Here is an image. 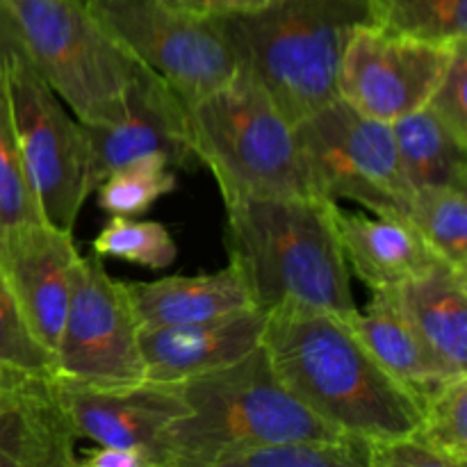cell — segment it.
<instances>
[{"mask_svg": "<svg viewBox=\"0 0 467 467\" xmlns=\"http://www.w3.org/2000/svg\"><path fill=\"white\" fill-rule=\"evenodd\" d=\"M71 231L32 222L0 235V272L16 295L35 336L55 354L80 272Z\"/></svg>", "mask_w": 467, "mask_h": 467, "instance_id": "obj_14", "label": "cell"}, {"mask_svg": "<svg viewBox=\"0 0 467 467\" xmlns=\"http://www.w3.org/2000/svg\"><path fill=\"white\" fill-rule=\"evenodd\" d=\"M23 53L85 126L114 123L126 108L137 59L82 0H3Z\"/></svg>", "mask_w": 467, "mask_h": 467, "instance_id": "obj_6", "label": "cell"}, {"mask_svg": "<svg viewBox=\"0 0 467 467\" xmlns=\"http://www.w3.org/2000/svg\"><path fill=\"white\" fill-rule=\"evenodd\" d=\"M78 465L87 467H150L149 459L135 450H123V447H105L96 445L87 450L85 459L78 461Z\"/></svg>", "mask_w": 467, "mask_h": 467, "instance_id": "obj_33", "label": "cell"}, {"mask_svg": "<svg viewBox=\"0 0 467 467\" xmlns=\"http://www.w3.org/2000/svg\"><path fill=\"white\" fill-rule=\"evenodd\" d=\"M162 3L173 9L192 14V16L223 18L235 16V14L254 12V9L269 5L272 0H162Z\"/></svg>", "mask_w": 467, "mask_h": 467, "instance_id": "obj_32", "label": "cell"}, {"mask_svg": "<svg viewBox=\"0 0 467 467\" xmlns=\"http://www.w3.org/2000/svg\"><path fill=\"white\" fill-rule=\"evenodd\" d=\"M178 187L173 167L160 158H141L114 169L94 190L99 208L109 217H140Z\"/></svg>", "mask_w": 467, "mask_h": 467, "instance_id": "obj_25", "label": "cell"}, {"mask_svg": "<svg viewBox=\"0 0 467 467\" xmlns=\"http://www.w3.org/2000/svg\"><path fill=\"white\" fill-rule=\"evenodd\" d=\"M91 155V187L114 169L141 158H160L169 167H192L187 103L144 64H137L126 91V108L114 123L85 126Z\"/></svg>", "mask_w": 467, "mask_h": 467, "instance_id": "obj_13", "label": "cell"}, {"mask_svg": "<svg viewBox=\"0 0 467 467\" xmlns=\"http://www.w3.org/2000/svg\"><path fill=\"white\" fill-rule=\"evenodd\" d=\"M333 222L347 267L372 292L395 290L442 260L409 222L392 214L368 217L333 203Z\"/></svg>", "mask_w": 467, "mask_h": 467, "instance_id": "obj_17", "label": "cell"}, {"mask_svg": "<svg viewBox=\"0 0 467 467\" xmlns=\"http://www.w3.org/2000/svg\"><path fill=\"white\" fill-rule=\"evenodd\" d=\"M0 374L9 377L55 374V354L35 336L3 272H0Z\"/></svg>", "mask_w": 467, "mask_h": 467, "instance_id": "obj_28", "label": "cell"}, {"mask_svg": "<svg viewBox=\"0 0 467 467\" xmlns=\"http://www.w3.org/2000/svg\"><path fill=\"white\" fill-rule=\"evenodd\" d=\"M9 374H0V397H3V392H5V388H7V383H9Z\"/></svg>", "mask_w": 467, "mask_h": 467, "instance_id": "obj_35", "label": "cell"}, {"mask_svg": "<svg viewBox=\"0 0 467 467\" xmlns=\"http://www.w3.org/2000/svg\"><path fill=\"white\" fill-rule=\"evenodd\" d=\"M16 48H21V35H18V27L14 23L9 9L0 0V73L5 71L7 57Z\"/></svg>", "mask_w": 467, "mask_h": 467, "instance_id": "obj_34", "label": "cell"}, {"mask_svg": "<svg viewBox=\"0 0 467 467\" xmlns=\"http://www.w3.org/2000/svg\"><path fill=\"white\" fill-rule=\"evenodd\" d=\"M192 149L213 171L223 203L235 199H322L296 126L246 71L187 105Z\"/></svg>", "mask_w": 467, "mask_h": 467, "instance_id": "obj_5", "label": "cell"}, {"mask_svg": "<svg viewBox=\"0 0 467 467\" xmlns=\"http://www.w3.org/2000/svg\"><path fill=\"white\" fill-rule=\"evenodd\" d=\"M390 292L431 354L456 374L467 372V272L441 260Z\"/></svg>", "mask_w": 467, "mask_h": 467, "instance_id": "obj_18", "label": "cell"}, {"mask_svg": "<svg viewBox=\"0 0 467 467\" xmlns=\"http://www.w3.org/2000/svg\"><path fill=\"white\" fill-rule=\"evenodd\" d=\"M418 441L450 461L451 467L467 465V374L450 379L420 404Z\"/></svg>", "mask_w": 467, "mask_h": 467, "instance_id": "obj_26", "label": "cell"}, {"mask_svg": "<svg viewBox=\"0 0 467 467\" xmlns=\"http://www.w3.org/2000/svg\"><path fill=\"white\" fill-rule=\"evenodd\" d=\"M32 222H46V219L41 217L18 153L3 71L0 73V235Z\"/></svg>", "mask_w": 467, "mask_h": 467, "instance_id": "obj_29", "label": "cell"}, {"mask_svg": "<svg viewBox=\"0 0 467 467\" xmlns=\"http://www.w3.org/2000/svg\"><path fill=\"white\" fill-rule=\"evenodd\" d=\"M53 390L76 438L135 450L150 467H162L164 433L190 410L181 383L150 379L96 386L53 374Z\"/></svg>", "mask_w": 467, "mask_h": 467, "instance_id": "obj_12", "label": "cell"}, {"mask_svg": "<svg viewBox=\"0 0 467 467\" xmlns=\"http://www.w3.org/2000/svg\"><path fill=\"white\" fill-rule=\"evenodd\" d=\"M263 349L283 386L337 431L392 441L418 429V401L337 315L292 306L269 310Z\"/></svg>", "mask_w": 467, "mask_h": 467, "instance_id": "obj_1", "label": "cell"}, {"mask_svg": "<svg viewBox=\"0 0 467 467\" xmlns=\"http://www.w3.org/2000/svg\"><path fill=\"white\" fill-rule=\"evenodd\" d=\"M401 171L413 190L456 187L467 190V144L429 108L390 123Z\"/></svg>", "mask_w": 467, "mask_h": 467, "instance_id": "obj_21", "label": "cell"}, {"mask_svg": "<svg viewBox=\"0 0 467 467\" xmlns=\"http://www.w3.org/2000/svg\"><path fill=\"white\" fill-rule=\"evenodd\" d=\"M369 467H451L438 451L409 436L392 441H369Z\"/></svg>", "mask_w": 467, "mask_h": 467, "instance_id": "obj_31", "label": "cell"}, {"mask_svg": "<svg viewBox=\"0 0 467 467\" xmlns=\"http://www.w3.org/2000/svg\"><path fill=\"white\" fill-rule=\"evenodd\" d=\"M296 135L322 199H347L374 214L406 217L415 190L401 171L390 123L336 99L301 119Z\"/></svg>", "mask_w": 467, "mask_h": 467, "instance_id": "obj_8", "label": "cell"}, {"mask_svg": "<svg viewBox=\"0 0 467 467\" xmlns=\"http://www.w3.org/2000/svg\"><path fill=\"white\" fill-rule=\"evenodd\" d=\"M55 374L96 386L135 383L144 377L140 324L117 281L96 254L82 255L71 304L55 347Z\"/></svg>", "mask_w": 467, "mask_h": 467, "instance_id": "obj_10", "label": "cell"}, {"mask_svg": "<svg viewBox=\"0 0 467 467\" xmlns=\"http://www.w3.org/2000/svg\"><path fill=\"white\" fill-rule=\"evenodd\" d=\"M267 313L246 308L192 324L140 327L144 377L181 383L199 374L226 368L263 345Z\"/></svg>", "mask_w": 467, "mask_h": 467, "instance_id": "obj_15", "label": "cell"}, {"mask_svg": "<svg viewBox=\"0 0 467 467\" xmlns=\"http://www.w3.org/2000/svg\"><path fill=\"white\" fill-rule=\"evenodd\" d=\"M369 26L436 46L467 41V0H365Z\"/></svg>", "mask_w": 467, "mask_h": 467, "instance_id": "obj_22", "label": "cell"}, {"mask_svg": "<svg viewBox=\"0 0 467 467\" xmlns=\"http://www.w3.org/2000/svg\"><path fill=\"white\" fill-rule=\"evenodd\" d=\"M328 199H235L226 203L228 258L255 308H315L347 317L356 310Z\"/></svg>", "mask_w": 467, "mask_h": 467, "instance_id": "obj_2", "label": "cell"}, {"mask_svg": "<svg viewBox=\"0 0 467 467\" xmlns=\"http://www.w3.org/2000/svg\"><path fill=\"white\" fill-rule=\"evenodd\" d=\"M5 89L18 153L41 217L73 233L82 205L94 194L85 128L36 73L23 46L5 64Z\"/></svg>", "mask_w": 467, "mask_h": 467, "instance_id": "obj_7", "label": "cell"}, {"mask_svg": "<svg viewBox=\"0 0 467 467\" xmlns=\"http://www.w3.org/2000/svg\"><path fill=\"white\" fill-rule=\"evenodd\" d=\"M249 73L292 123L337 99V68L365 0H272L217 18Z\"/></svg>", "mask_w": 467, "mask_h": 467, "instance_id": "obj_4", "label": "cell"}, {"mask_svg": "<svg viewBox=\"0 0 467 467\" xmlns=\"http://www.w3.org/2000/svg\"><path fill=\"white\" fill-rule=\"evenodd\" d=\"M467 190H415L406 210L409 222L445 263L467 272Z\"/></svg>", "mask_w": 467, "mask_h": 467, "instance_id": "obj_23", "label": "cell"}, {"mask_svg": "<svg viewBox=\"0 0 467 467\" xmlns=\"http://www.w3.org/2000/svg\"><path fill=\"white\" fill-rule=\"evenodd\" d=\"M87 7L187 105L222 89L240 73V57L217 18L192 16L162 0H87Z\"/></svg>", "mask_w": 467, "mask_h": 467, "instance_id": "obj_9", "label": "cell"}, {"mask_svg": "<svg viewBox=\"0 0 467 467\" xmlns=\"http://www.w3.org/2000/svg\"><path fill=\"white\" fill-rule=\"evenodd\" d=\"M94 254L141 265L146 269H167L176 263L178 246L167 226L135 217H109L94 240Z\"/></svg>", "mask_w": 467, "mask_h": 467, "instance_id": "obj_27", "label": "cell"}, {"mask_svg": "<svg viewBox=\"0 0 467 467\" xmlns=\"http://www.w3.org/2000/svg\"><path fill=\"white\" fill-rule=\"evenodd\" d=\"M217 467H369V441H285L226 454Z\"/></svg>", "mask_w": 467, "mask_h": 467, "instance_id": "obj_24", "label": "cell"}, {"mask_svg": "<svg viewBox=\"0 0 467 467\" xmlns=\"http://www.w3.org/2000/svg\"><path fill=\"white\" fill-rule=\"evenodd\" d=\"M82 3H87V0H82Z\"/></svg>", "mask_w": 467, "mask_h": 467, "instance_id": "obj_36", "label": "cell"}, {"mask_svg": "<svg viewBox=\"0 0 467 467\" xmlns=\"http://www.w3.org/2000/svg\"><path fill=\"white\" fill-rule=\"evenodd\" d=\"M467 41L459 44L442 71L441 80L433 87L424 108L431 109L461 141L467 144Z\"/></svg>", "mask_w": 467, "mask_h": 467, "instance_id": "obj_30", "label": "cell"}, {"mask_svg": "<svg viewBox=\"0 0 467 467\" xmlns=\"http://www.w3.org/2000/svg\"><path fill=\"white\" fill-rule=\"evenodd\" d=\"M345 319L354 336L372 354V358L400 383L418 404L431 397L450 379L459 377L447 369L427 345L420 340L404 315L392 301L390 292H372V301L363 310L356 308ZM467 374V372H465Z\"/></svg>", "mask_w": 467, "mask_h": 467, "instance_id": "obj_19", "label": "cell"}, {"mask_svg": "<svg viewBox=\"0 0 467 467\" xmlns=\"http://www.w3.org/2000/svg\"><path fill=\"white\" fill-rule=\"evenodd\" d=\"M456 46L424 44L360 23L342 53L337 99L365 117L397 121L427 105Z\"/></svg>", "mask_w": 467, "mask_h": 467, "instance_id": "obj_11", "label": "cell"}, {"mask_svg": "<svg viewBox=\"0 0 467 467\" xmlns=\"http://www.w3.org/2000/svg\"><path fill=\"white\" fill-rule=\"evenodd\" d=\"M126 292L140 327L205 322L255 308L249 287L233 263L213 274L126 283Z\"/></svg>", "mask_w": 467, "mask_h": 467, "instance_id": "obj_20", "label": "cell"}, {"mask_svg": "<svg viewBox=\"0 0 467 467\" xmlns=\"http://www.w3.org/2000/svg\"><path fill=\"white\" fill-rule=\"evenodd\" d=\"M181 392L190 410L164 433L162 467H217L246 447L349 438L283 386L263 345L237 363L181 381Z\"/></svg>", "mask_w": 467, "mask_h": 467, "instance_id": "obj_3", "label": "cell"}, {"mask_svg": "<svg viewBox=\"0 0 467 467\" xmlns=\"http://www.w3.org/2000/svg\"><path fill=\"white\" fill-rule=\"evenodd\" d=\"M76 433L53 377H12L0 397V467H73Z\"/></svg>", "mask_w": 467, "mask_h": 467, "instance_id": "obj_16", "label": "cell"}]
</instances>
